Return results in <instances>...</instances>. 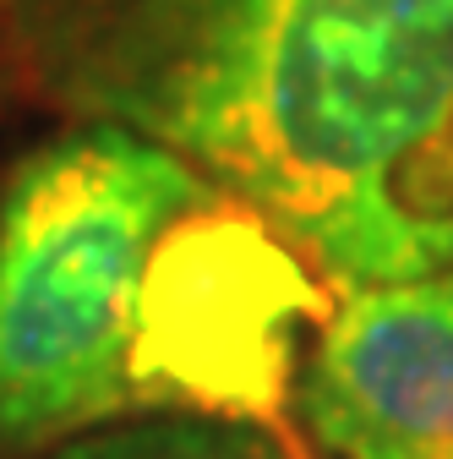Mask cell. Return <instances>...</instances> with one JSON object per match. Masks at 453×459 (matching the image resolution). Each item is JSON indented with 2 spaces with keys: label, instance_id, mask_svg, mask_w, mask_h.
Here are the masks:
<instances>
[{
  "label": "cell",
  "instance_id": "obj_5",
  "mask_svg": "<svg viewBox=\"0 0 453 459\" xmlns=\"http://www.w3.org/2000/svg\"><path fill=\"white\" fill-rule=\"evenodd\" d=\"M12 82H22L17 77V55H12V33H6V12H0V99L12 93Z\"/></svg>",
  "mask_w": 453,
  "mask_h": 459
},
{
  "label": "cell",
  "instance_id": "obj_3",
  "mask_svg": "<svg viewBox=\"0 0 453 459\" xmlns=\"http://www.w3.org/2000/svg\"><path fill=\"white\" fill-rule=\"evenodd\" d=\"M295 405L328 459H453V273L345 290Z\"/></svg>",
  "mask_w": 453,
  "mask_h": 459
},
{
  "label": "cell",
  "instance_id": "obj_2",
  "mask_svg": "<svg viewBox=\"0 0 453 459\" xmlns=\"http://www.w3.org/2000/svg\"><path fill=\"white\" fill-rule=\"evenodd\" d=\"M218 186L169 148L77 121L0 181V443L38 448L164 411L158 301Z\"/></svg>",
  "mask_w": 453,
  "mask_h": 459
},
{
  "label": "cell",
  "instance_id": "obj_1",
  "mask_svg": "<svg viewBox=\"0 0 453 459\" xmlns=\"http://www.w3.org/2000/svg\"><path fill=\"white\" fill-rule=\"evenodd\" d=\"M17 77L268 219L338 290L453 273V0H0Z\"/></svg>",
  "mask_w": 453,
  "mask_h": 459
},
{
  "label": "cell",
  "instance_id": "obj_4",
  "mask_svg": "<svg viewBox=\"0 0 453 459\" xmlns=\"http://www.w3.org/2000/svg\"><path fill=\"white\" fill-rule=\"evenodd\" d=\"M49 459H301V448L262 416L241 411H153L77 432Z\"/></svg>",
  "mask_w": 453,
  "mask_h": 459
}]
</instances>
